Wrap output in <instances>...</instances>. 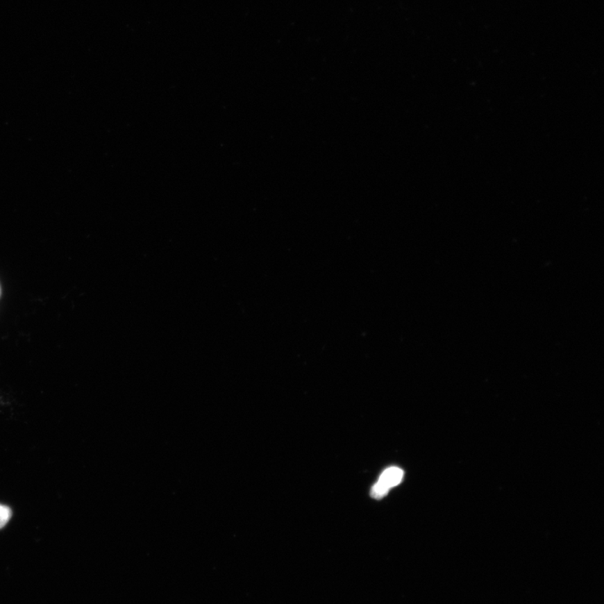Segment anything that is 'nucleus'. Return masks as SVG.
<instances>
[{
	"label": "nucleus",
	"mask_w": 604,
	"mask_h": 604,
	"mask_svg": "<svg viewBox=\"0 0 604 604\" xmlns=\"http://www.w3.org/2000/svg\"><path fill=\"white\" fill-rule=\"evenodd\" d=\"M403 477H404V471L396 467H392L385 470L372 488V497L377 499L384 498L390 489L400 485Z\"/></svg>",
	"instance_id": "f257e3e1"
},
{
	"label": "nucleus",
	"mask_w": 604,
	"mask_h": 604,
	"mask_svg": "<svg viewBox=\"0 0 604 604\" xmlns=\"http://www.w3.org/2000/svg\"><path fill=\"white\" fill-rule=\"evenodd\" d=\"M12 517V510L10 507L0 505V530L5 527Z\"/></svg>",
	"instance_id": "f03ea898"
}]
</instances>
